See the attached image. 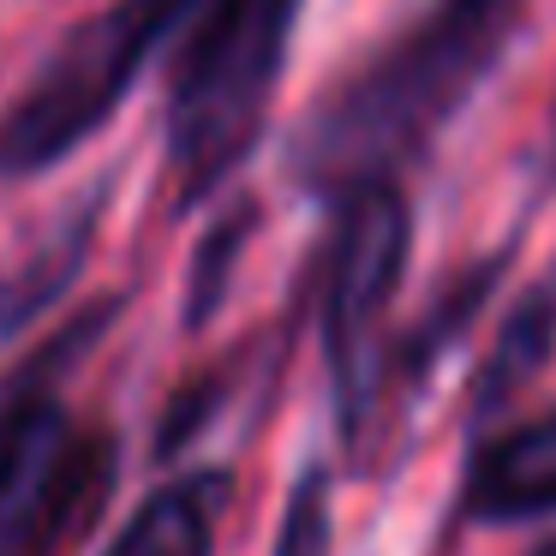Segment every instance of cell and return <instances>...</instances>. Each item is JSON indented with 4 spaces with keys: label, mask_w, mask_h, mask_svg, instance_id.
Returning a JSON list of instances; mask_svg holds the SVG:
<instances>
[{
    "label": "cell",
    "mask_w": 556,
    "mask_h": 556,
    "mask_svg": "<svg viewBox=\"0 0 556 556\" xmlns=\"http://www.w3.org/2000/svg\"><path fill=\"white\" fill-rule=\"evenodd\" d=\"M527 13L532 0H431L305 114L288 150L293 180L317 198L365 180H401L508 61Z\"/></svg>",
    "instance_id": "obj_1"
},
{
    "label": "cell",
    "mask_w": 556,
    "mask_h": 556,
    "mask_svg": "<svg viewBox=\"0 0 556 556\" xmlns=\"http://www.w3.org/2000/svg\"><path fill=\"white\" fill-rule=\"evenodd\" d=\"M126 300H97L37 353L0 371V556H54L102 515L121 472V443L78 425L66 377L114 329Z\"/></svg>",
    "instance_id": "obj_2"
},
{
    "label": "cell",
    "mask_w": 556,
    "mask_h": 556,
    "mask_svg": "<svg viewBox=\"0 0 556 556\" xmlns=\"http://www.w3.org/2000/svg\"><path fill=\"white\" fill-rule=\"evenodd\" d=\"M305 0H204L168 78V180L192 210L233 180L281 97Z\"/></svg>",
    "instance_id": "obj_3"
},
{
    "label": "cell",
    "mask_w": 556,
    "mask_h": 556,
    "mask_svg": "<svg viewBox=\"0 0 556 556\" xmlns=\"http://www.w3.org/2000/svg\"><path fill=\"white\" fill-rule=\"evenodd\" d=\"M324 281H317V312H324V353L329 383H336V425L353 455H377L389 425L383 389V348H389V305L401 293V276L413 264V204L401 180H365L329 198Z\"/></svg>",
    "instance_id": "obj_4"
},
{
    "label": "cell",
    "mask_w": 556,
    "mask_h": 556,
    "mask_svg": "<svg viewBox=\"0 0 556 556\" xmlns=\"http://www.w3.org/2000/svg\"><path fill=\"white\" fill-rule=\"evenodd\" d=\"M204 0H109L78 18L30 85L0 109V174H49L90 144L138 90L162 42H174L198 18Z\"/></svg>",
    "instance_id": "obj_5"
},
{
    "label": "cell",
    "mask_w": 556,
    "mask_h": 556,
    "mask_svg": "<svg viewBox=\"0 0 556 556\" xmlns=\"http://www.w3.org/2000/svg\"><path fill=\"white\" fill-rule=\"evenodd\" d=\"M544 515H556V407L472 437L455 496V520L467 527H508Z\"/></svg>",
    "instance_id": "obj_6"
},
{
    "label": "cell",
    "mask_w": 556,
    "mask_h": 556,
    "mask_svg": "<svg viewBox=\"0 0 556 556\" xmlns=\"http://www.w3.org/2000/svg\"><path fill=\"white\" fill-rule=\"evenodd\" d=\"M508 257H515V245H503V252H491V257H472L467 269H455V276L431 293V305H425L407 329L389 336V348H383V389H389L395 407H407V401L431 383V371L443 365V353L484 317L491 293L503 288Z\"/></svg>",
    "instance_id": "obj_7"
},
{
    "label": "cell",
    "mask_w": 556,
    "mask_h": 556,
    "mask_svg": "<svg viewBox=\"0 0 556 556\" xmlns=\"http://www.w3.org/2000/svg\"><path fill=\"white\" fill-rule=\"evenodd\" d=\"M240 472L233 467H186L144 496L109 539L102 556H210L216 532L233 508Z\"/></svg>",
    "instance_id": "obj_8"
},
{
    "label": "cell",
    "mask_w": 556,
    "mask_h": 556,
    "mask_svg": "<svg viewBox=\"0 0 556 556\" xmlns=\"http://www.w3.org/2000/svg\"><path fill=\"white\" fill-rule=\"evenodd\" d=\"M551 359H556V264L544 269V276L503 312V324H496L491 353L479 359L472 389H467L472 431H484L508 401L527 395V389L551 371Z\"/></svg>",
    "instance_id": "obj_9"
},
{
    "label": "cell",
    "mask_w": 556,
    "mask_h": 556,
    "mask_svg": "<svg viewBox=\"0 0 556 556\" xmlns=\"http://www.w3.org/2000/svg\"><path fill=\"white\" fill-rule=\"evenodd\" d=\"M102 204H109V186L85 192L73 216L54 222V228L0 276V348L13 336H25L37 317H49L54 305L66 300V288H73L78 269L90 264V245H97V233H102Z\"/></svg>",
    "instance_id": "obj_10"
},
{
    "label": "cell",
    "mask_w": 556,
    "mask_h": 556,
    "mask_svg": "<svg viewBox=\"0 0 556 556\" xmlns=\"http://www.w3.org/2000/svg\"><path fill=\"white\" fill-rule=\"evenodd\" d=\"M252 233H257V198H233L216 222H204V240L192 252V276H186V329H204L222 312Z\"/></svg>",
    "instance_id": "obj_11"
},
{
    "label": "cell",
    "mask_w": 556,
    "mask_h": 556,
    "mask_svg": "<svg viewBox=\"0 0 556 556\" xmlns=\"http://www.w3.org/2000/svg\"><path fill=\"white\" fill-rule=\"evenodd\" d=\"M276 556H336V472L305 467L288 491Z\"/></svg>",
    "instance_id": "obj_12"
},
{
    "label": "cell",
    "mask_w": 556,
    "mask_h": 556,
    "mask_svg": "<svg viewBox=\"0 0 556 556\" xmlns=\"http://www.w3.org/2000/svg\"><path fill=\"white\" fill-rule=\"evenodd\" d=\"M240 383V365H210V371H198L186 389H174L168 407H162V431H156V455L174 460L186 443H192L198 431H204L210 419L222 413V401H228V389Z\"/></svg>",
    "instance_id": "obj_13"
},
{
    "label": "cell",
    "mask_w": 556,
    "mask_h": 556,
    "mask_svg": "<svg viewBox=\"0 0 556 556\" xmlns=\"http://www.w3.org/2000/svg\"><path fill=\"white\" fill-rule=\"evenodd\" d=\"M532 556H556V539H544V544H539V551H532Z\"/></svg>",
    "instance_id": "obj_14"
},
{
    "label": "cell",
    "mask_w": 556,
    "mask_h": 556,
    "mask_svg": "<svg viewBox=\"0 0 556 556\" xmlns=\"http://www.w3.org/2000/svg\"><path fill=\"white\" fill-rule=\"evenodd\" d=\"M551 162H556V121H551Z\"/></svg>",
    "instance_id": "obj_15"
}]
</instances>
